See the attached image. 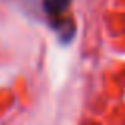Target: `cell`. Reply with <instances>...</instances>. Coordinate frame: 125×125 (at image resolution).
Returning <instances> with one entry per match:
<instances>
[{
  "instance_id": "obj_1",
  "label": "cell",
  "mask_w": 125,
  "mask_h": 125,
  "mask_svg": "<svg viewBox=\"0 0 125 125\" xmlns=\"http://www.w3.org/2000/svg\"><path fill=\"white\" fill-rule=\"evenodd\" d=\"M71 0H44V3H43V6H44V11L48 13V14H60V13H63L65 10L68 8V5H70Z\"/></svg>"
}]
</instances>
